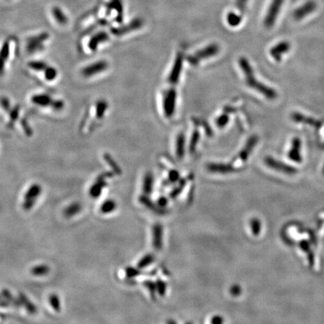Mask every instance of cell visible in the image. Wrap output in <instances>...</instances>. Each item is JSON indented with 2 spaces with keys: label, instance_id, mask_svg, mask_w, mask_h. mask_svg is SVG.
<instances>
[{
  "label": "cell",
  "instance_id": "1",
  "mask_svg": "<svg viewBox=\"0 0 324 324\" xmlns=\"http://www.w3.org/2000/svg\"><path fill=\"white\" fill-rule=\"evenodd\" d=\"M239 66L243 71L245 81L248 86L258 92L269 100H274L276 99L278 94L274 89L271 88L256 79L253 68L246 58L241 57L239 59Z\"/></svg>",
  "mask_w": 324,
  "mask_h": 324
},
{
  "label": "cell",
  "instance_id": "2",
  "mask_svg": "<svg viewBox=\"0 0 324 324\" xmlns=\"http://www.w3.org/2000/svg\"><path fill=\"white\" fill-rule=\"evenodd\" d=\"M284 1L285 0H272L264 18V24L266 27L270 29L275 25Z\"/></svg>",
  "mask_w": 324,
  "mask_h": 324
},
{
  "label": "cell",
  "instance_id": "3",
  "mask_svg": "<svg viewBox=\"0 0 324 324\" xmlns=\"http://www.w3.org/2000/svg\"><path fill=\"white\" fill-rule=\"evenodd\" d=\"M219 52V47L217 45H216V44H213V45H209V46L206 47L203 49L198 50L195 54L189 56L188 57V62L191 65L197 66L203 59L213 57V56L217 55Z\"/></svg>",
  "mask_w": 324,
  "mask_h": 324
},
{
  "label": "cell",
  "instance_id": "4",
  "mask_svg": "<svg viewBox=\"0 0 324 324\" xmlns=\"http://www.w3.org/2000/svg\"><path fill=\"white\" fill-rule=\"evenodd\" d=\"M176 98H177V95H176V90L174 89H169L164 93L162 104H163L164 113L167 118H171L175 113Z\"/></svg>",
  "mask_w": 324,
  "mask_h": 324
},
{
  "label": "cell",
  "instance_id": "5",
  "mask_svg": "<svg viewBox=\"0 0 324 324\" xmlns=\"http://www.w3.org/2000/svg\"><path fill=\"white\" fill-rule=\"evenodd\" d=\"M42 186L38 183L32 184L29 187L24 195V200L22 204L24 210H30L35 206L37 199L42 194Z\"/></svg>",
  "mask_w": 324,
  "mask_h": 324
},
{
  "label": "cell",
  "instance_id": "6",
  "mask_svg": "<svg viewBox=\"0 0 324 324\" xmlns=\"http://www.w3.org/2000/svg\"><path fill=\"white\" fill-rule=\"evenodd\" d=\"M317 8H318V4L315 0H308L302 5H299L298 8H296L293 14V17L296 21H302L308 15L314 13Z\"/></svg>",
  "mask_w": 324,
  "mask_h": 324
},
{
  "label": "cell",
  "instance_id": "7",
  "mask_svg": "<svg viewBox=\"0 0 324 324\" xmlns=\"http://www.w3.org/2000/svg\"><path fill=\"white\" fill-rule=\"evenodd\" d=\"M265 164L271 169L275 170L278 172L284 173V174H289V175H293L298 172L297 168L294 167L287 165V164L281 162L274 158H272V157H267L265 158Z\"/></svg>",
  "mask_w": 324,
  "mask_h": 324
},
{
  "label": "cell",
  "instance_id": "8",
  "mask_svg": "<svg viewBox=\"0 0 324 324\" xmlns=\"http://www.w3.org/2000/svg\"><path fill=\"white\" fill-rule=\"evenodd\" d=\"M182 67H183V57H182V53H178L174 61V66L171 69L169 76H168V80L170 84H176L179 82Z\"/></svg>",
  "mask_w": 324,
  "mask_h": 324
},
{
  "label": "cell",
  "instance_id": "9",
  "mask_svg": "<svg viewBox=\"0 0 324 324\" xmlns=\"http://www.w3.org/2000/svg\"><path fill=\"white\" fill-rule=\"evenodd\" d=\"M143 25H144V21L142 19L135 18L126 25H123V26H120V27L112 29L111 32L116 35H125V34L132 32V31L139 29L140 28L142 27Z\"/></svg>",
  "mask_w": 324,
  "mask_h": 324
},
{
  "label": "cell",
  "instance_id": "10",
  "mask_svg": "<svg viewBox=\"0 0 324 324\" xmlns=\"http://www.w3.org/2000/svg\"><path fill=\"white\" fill-rule=\"evenodd\" d=\"M257 142H258V138L257 136H251V138L248 140L247 143L243 147L241 152L239 153L238 157L236 158V161L239 163H243L245 161H247L249 155L257 145Z\"/></svg>",
  "mask_w": 324,
  "mask_h": 324
},
{
  "label": "cell",
  "instance_id": "11",
  "mask_svg": "<svg viewBox=\"0 0 324 324\" xmlns=\"http://www.w3.org/2000/svg\"><path fill=\"white\" fill-rule=\"evenodd\" d=\"M291 45L287 41L280 42L277 45H274L270 50V53L272 57L276 62H281V58L285 53L291 50Z\"/></svg>",
  "mask_w": 324,
  "mask_h": 324
},
{
  "label": "cell",
  "instance_id": "12",
  "mask_svg": "<svg viewBox=\"0 0 324 324\" xmlns=\"http://www.w3.org/2000/svg\"><path fill=\"white\" fill-rule=\"evenodd\" d=\"M107 67H108V64L106 61H99V62H94L93 64L84 68L82 70V75L86 77H92V76L96 75L104 72L107 69Z\"/></svg>",
  "mask_w": 324,
  "mask_h": 324
},
{
  "label": "cell",
  "instance_id": "13",
  "mask_svg": "<svg viewBox=\"0 0 324 324\" xmlns=\"http://www.w3.org/2000/svg\"><path fill=\"white\" fill-rule=\"evenodd\" d=\"M301 149H302V141L299 138H294L291 143V147L288 152V158L291 161L297 162V163H301L302 161V154H301Z\"/></svg>",
  "mask_w": 324,
  "mask_h": 324
},
{
  "label": "cell",
  "instance_id": "14",
  "mask_svg": "<svg viewBox=\"0 0 324 324\" xmlns=\"http://www.w3.org/2000/svg\"><path fill=\"white\" fill-rule=\"evenodd\" d=\"M48 37H49L48 34L44 32L40 35L29 38L27 43L28 51L29 53H33L42 49L44 42L48 39Z\"/></svg>",
  "mask_w": 324,
  "mask_h": 324
},
{
  "label": "cell",
  "instance_id": "15",
  "mask_svg": "<svg viewBox=\"0 0 324 324\" xmlns=\"http://www.w3.org/2000/svg\"><path fill=\"white\" fill-rule=\"evenodd\" d=\"M291 119L293 121L297 123H302V124L309 125L311 126L315 127L316 128H321L322 126V123L321 121L311 118L310 117L303 115L301 113L294 112L291 114Z\"/></svg>",
  "mask_w": 324,
  "mask_h": 324
},
{
  "label": "cell",
  "instance_id": "16",
  "mask_svg": "<svg viewBox=\"0 0 324 324\" xmlns=\"http://www.w3.org/2000/svg\"><path fill=\"white\" fill-rule=\"evenodd\" d=\"M107 8L109 11L114 9L117 11V22L121 24L123 21V15H124V7H123V0H110V2L107 3Z\"/></svg>",
  "mask_w": 324,
  "mask_h": 324
},
{
  "label": "cell",
  "instance_id": "17",
  "mask_svg": "<svg viewBox=\"0 0 324 324\" xmlns=\"http://www.w3.org/2000/svg\"><path fill=\"white\" fill-rule=\"evenodd\" d=\"M107 185V182L105 179L98 176L95 183L92 185L91 188L89 191L90 196L93 198H98L102 193L103 189Z\"/></svg>",
  "mask_w": 324,
  "mask_h": 324
},
{
  "label": "cell",
  "instance_id": "18",
  "mask_svg": "<svg viewBox=\"0 0 324 324\" xmlns=\"http://www.w3.org/2000/svg\"><path fill=\"white\" fill-rule=\"evenodd\" d=\"M152 243H153L154 249L156 250H161L163 246V228L161 224H155L152 230Z\"/></svg>",
  "mask_w": 324,
  "mask_h": 324
},
{
  "label": "cell",
  "instance_id": "19",
  "mask_svg": "<svg viewBox=\"0 0 324 324\" xmlns=\"http://www.w3.org/2000/svg\"><path fill=\"white\" fill-rule=\"evenodd\" d=\"M139 200L147 209L152 211L153 213H156V214L164 215L166 213V209L162 207H160L158 204H155L148 197L145 196V195H142V196L140 197Z\"/></svg>",
  "mask_w": 324,
  "mask_h": 324
},
{
  "label": "cell",
  "instance_id": "20",
  "mask_svg": "<svg viewBox=\"0 0 324 324\" xmlns=\"http://www.w3.org/2000/svg\"><path fill=\"white\" fill-rule=\"evenodd\" d=\"M208 171L217 174H229L233 172L234 168L229 164L211 163L208 165Z\"/></svg>",
  "mask_w": 324,
  "mask_h": 324
},
{
  "label": "cell",
  "instance_id": "21",
  "mask_svg": "<svg viewBox=\"0 0 324 324\" xmlns=\"http://www.w3.org/2000/svg\"><path fill=\"white\" fill-rule=\"evenodd\" d=\"M108 35L105 32H99L94 35L92 38L91 40L90 41V49L93 50H96L97 49V47L99 46V44L101 42H106L108 40Z\"/></svg>",
  "mask_w": 324,
  "mask_h": 324
},
{
  "label": "cell",
  "instance_id": "22",
  "mask_svg": "<svg viewBox=\"0 0 324 324\" xmlns=\"http://www.w3.org/2000/svg\"><path fill=\"white\" fill-rule=\"evenodd\" d=\"M32 101L36 105L41 106V107H47V106H51L53 101L51 98L48 95L40 94L34 96L32 98Z\"/></svg>",
  "mask_w": 324,
  "mask_h": 324
},
{
  "label": "cell",
  "instance_id": "23",
  "mask_svg": "<svg viewBox=\"0 0 324 324\" xmlns=\"http://www.w3.org/2000/svg\"><path fill=\"white\" fill-rule=\"evenodd\" d=\"M81 209V204L77 203V202H75V203L69 205L68 207H66L64 209V211H63V216L67 218V219H70V218L73 217V216L77 215V213H80Z\"/></svg>",
  "mask_w": 324,
  "mask_h": 324
},
{
  "label": "cell",
  "instance_id": "24",
  "mask_svg": "<svg viewBox=\"0 0 324 324\" xmlns=\"http://www.w3.org/2000/svg\"><path fill=\"white\" fill-rule=\"evenodd\" d=\"M18 298L20 299V300H21L23 306L26 308V311H28V313L31 314V315H34V314L36 313V307H35V305L29 300V298H28L25 294L21 293V294H19Z\"/></svg>",
  "mask_w": 324,
  "mask_h": 324
},
{
  "label": "cell",
  "instance_id": "25",
  "mask_svg": "<svg viewBox=\"0 0 324 324\" xmlns=\"http://www.w3.org/2000/svg\"><path fill=\"white\" fill-rule=\"evenodd\" d=\"M52 15H53L56 22L60 25H66L68 23V18L64 12L59 7L55 6L52 8Z\"/></svg>",
  "mask_w": 324,
  "mask_h": 324
},
{
  "label": "cell",
  "instance_id": "26",
  "mask_svg": "<svg viewBox=\"0 0 324 324\" xmlns=\"http://www.w3.org/2000/svg\"><path fill=\"white\" fill-rule=\"evenodd\" d=\"M117 207V202L112 199H108L101 203V206H100V212L103 214H109L115 211Z\"/></svg>",
  "mask_w": 324,
  "mask_h": 324
},
{
  "label": "cell",
  "instance_id": "27",
  "mask_svg": "<svg viewBox=\"0 0 324 324\" xmlns=\"http://www.w3.org/2000/svg\"><path fill=\"white\" fill-rule=\"evenodd\" d=\"M153 176L151 173H147L144 176V183H143V191L146 195L152 193L153 188Z\"/></svg>",
  "mask_w": 324,
  "mask_h": 324
},
{
  "label": "cell",
  "instance_id": "28",
  "mask_svg": "<svg viewBox=\"0 0 324 324\" xmlns=\"http://www.w3.org/2000/svg\"><path fill=\"white\" fill-rule=\"evenodd\" d=\"M185 138L183 133H181L176 140V152L178 158H182L185 154Z\"/></svg>",
  "mask_w": 324,
  "mask_h": 324
},
{
  "label": "cell",
  "instance_id": "29",
  "mask_svg": "<svg viewBox=\"0 0 324 324\" xmlns=\"http://www.w3.org/2000/svg\"><path fill=\"white\" fill-rule=\"evenodd\" d=\"M1 294L3 296L4 298L8 301V303H9L10 305H12L14 307H15V308H21V307L22 306V304H21L20 299H17L16 297H14L8 289L2 290Z\"/></svg>",
  "mask_w": 324,
  "mask_h": 324
},
{
  "label": "cell",
  "instance_id": "30",
  "mask_svg": "<svg viewBox=\"0 0 324 324\" xmlns=\"http://www.w3.org/2000/svg\"><path fill=\"white\" fill-rule=\"evenodd\" d=\"M242 19H243V16L240 14H236L235 12H230V13L227 14V21L229 25L233 27H236V26H239L242 22Z\"/></svg>",
  "mask_w": 324,
  "mask_h": 324
},
{
  "label": "cell",
  "instance_id": "31",
  "mask_svg": "<svg viewBox=\"0 0 324 324\" xmlns=\"http://www.w3.org/2000/svg\"><path fill=\"white\" fill-rule=\"evenodd\" d=\"M299 246H300L301 249L308 254V262H309L310 266L313 267L314 263H315V257H314L313 251H311L309 243L303 240V241L300 242Z\"/></svg>",
  "mask_w": 324,
  "mask_h": 324
},
{
  "label": "cell",
  "instance_id": "32",
  "mask_svg": "<svg viewBox=\"0 0 324 324\" xmlns=\"http://www.w3.org/2000/svg\"><path fill=\"white\" fill-rule=\"evenodd\" d=\"M50 272V267L45 264L42 265L35 266L31 269V273L35 276H43L47 275Z\"/></svg>",
  "mask_w": 324,
  "mask_h": 324
},
{
  "label": "cell",
  "instance_id": "33",
  "mask_svg": "<svg viewBox=\"0 0 324 324\" xmlns=\"http://www.w3.org/2000/svg\"><path fill=\"white\" fill-rule=\"evenodd\" d=\"M104 158L106 162L110 165V168L113 169L114 174H117V175H120L122 174V171L120 167L117 165V162L114 161V158H112L109 154H105L104 155Z\"/></svg>",
  "mask_w": 324,
  "mask_h": 324
},
{
  "label": "cell",
  "instance_id": "34",
  "mask_svg": "<svg viewBox=\"0 0 324 324\" xmlns=\"http://www.w3.org/2000/svg\"><path fill=\"white\" fill-rule=\"evenodd\" d=\"M49 302L55 311H57V312L61 311V301L59 296L56 295V294H51L49 297Z\"/></svg>",
  "mask_w": 324,
  "mask_h": 324
},
{
  "label": "cell",
  "instance_id": "35",
  "mask_svg": "<svg viewBox=\"0 0 324 324\" xmlns=\"http://www.w3.org/2000/svg\"><path fill=\"white\" fill-rule=\"evenodd\" d=\"M154 256L152 254H149L147 255L144 256L139 262L138 264V268L139 269H144L145 267H148L149 265H150L154 260Z\"/></svg>",
  "mask_w": 324,
  "mask_h": 324
},
{
  "label": "cell",
  "instance_id": "36",
  "mask_svg": "<svg viewBox=\"0 0 324 324\" xmlns=\"http://www.w3.org/2000/svg\"><path fill=\"white\" fill-rule=\"evenodd\" d=\"M251 232L254 236H258L261 231V222L258 219H251L250 222Z\"/></svg>",
  "mask_w": 324,
  "mask_h": 324
},
{
  "label": "cell",
  "instance_id": "37",
  "mask_svg": "<svg viewBox=\"0 0 324 324\" xmlns=\"http://www.w3.org/2000/svg\"><path fill=\"white\" fill-rule=\"evenodd\" d=\"M108 104L107 101H100L97 103V108H96V114L98 118H102L104 117V113L107 110Z\"/></svg>",
  "mask_w": 324,
  "mask_h": 324
},
{
  "label": "cell",
  "instance_id": "38",
  "mask_svg": "<svg viewBox=\"0 0 324 324\" xmlns=\"http://www.w3.org/2000/svg\"><path fill=\"white\" fill-rule=\"evenodd\" d=\"M187 179H179V185H177V187H176L174 190L171 192V197L172 198H175L176 197H177L179 194L182 192V191L183 190L184 187H185V184H186Z\"/></svg>",
  "mask_w": 324,
  "mask_h": 324
},
{
  "label": "cell",
  "instance_id": "39",
  "mask_svg": "<svg viewBox=\"0 0 324 324\" xmlns=\"http://www.w3.org/2000/svg\"><path fill=\"white\" fill-rule=\"evenodd\" d=\"M141 269L134 268L132 267H128L125 268V275H126L127 278H133L134 277L138 276V275H141Z\"/></svg>",
  "mask_w": 324,
  "mask_h": 324
},
{
  "label": "cell",
  "instance_id": "40",
  "mask_svg": "<svg viewBox=\"0 0 324 324\" xmlns=\"http://www.w3.org/2000/svg\"><path fill=\"white\" fill-rule=\"evenodd\" d=\"M29 67L35 71L45 70L48 67L46 63L43 61H32L29 63Z\"/></svg>",
  "mask_w": 324,
  "mask_h": 324
},
{
  "label": "cell",
  "instance_id": "41",
  "mask_svg": "<svg viewBox=\"0 0 324 324\" xmlns=\"http://www.w3.org/2000/svg\"><path fill=\"white\" fill-rule=\"evenodd\" d=\"M10 53V46L8 42H5L2 45V48L0 49V57L3 60L8 59Z\"/></svg>",
  "mask_w": 324,
  "mask_h": 324
},
{
  "label": "cell",
  "instance_id": "42",
  "mask_svg": "<svg viewBox=\"0 0 324 324\" xmlns=\"http://www.w3.org/2000/svg\"><path fill=\"white\" fill-rule=\"evenodd\" d=\"M45 71V77L47 80H53L56 78V75H57V72L54 68L48 67V66Z\"/></svg>",
  "mask_w": 324,
  "mask_h": 324
},
{
  "label": "cell",
  "instance_id": "43",
  "mask_svg": "<svg viewBox=\"0 0 324 324\" xmlns=\"http://www.w3.org/2000/svg\"><path fill=\"white\" fill-rule=\"evenodd\" d=\"M157 291L161 297H164L166 293L167 286L165 281L161 280H157L156 283Z\"/></svg>",
  "mask_w": 324,
  "mask_h": 324
},
{
  "label": "cell",
  "instance_id": "44",
  "mask_svg": "<svg viewBox=\"0 0 324 324\" xmlns=\"http://www.w3.org/2000/svg\"><path fill=\"white\" fill-rule=\"evenodd\" d=\"M248 2L249 0H236V7L240 11V15L244 14L247 8Z\"/></svg>",
  "mask_w": 324,
  "mask_h": 324
},
{
  "label": "cell",
  "instance_id": "45",
  "mask_svg": "<svg viewBox=\"0 0 324 324\" xmlns=\"http://www.w3.org/2000/svg\"><path fill=\"white\" fill-rule=\"evenodd\" d=\"M144 285L145 286L146 288L148 289V291H150V293L151 294L152 297H154L155 296V293H156L157 288H156V284L152 282L151 281H144Z\"/></svg>",
  "mask_w": 324,
  "mask_h": 324
},
{
  "label": "cell",
  "instance_id": "46",
  "mask_svg": "<svg viewBox=\"0 0 324 324\" xmlns=\"http://www.w3.org/2000/svg\"><path fill=\"white\" fill-rule=\"evenodd\" d=\"M168 179H169V182H172V183H175V182H178L180 179L179 173L177 171H176V170H173V171H170L169 175H168Z\"/></svg>",
  "mask_w": 324,
  "mask_h": 324
},
{
  "label": "cell",
  "instance_id": "47",
  "mask_svg": "<svg viewBox=\"0 0 324 324\" xmlns=\"http://www.w3.org/2000/svg\"><path fill=\"white\" fill-rule=\"evenodd\" d=\"M198 131H195V133L192 136V141L190 143V151L191 152H194L195 150V148H196L197 143H198Z\"/></svg>",
  "mask_w": 324,
  "mask_h": 324
},
{
  "label": "cell",
  "instance_id": "48",
  "mask_svg": "<svg viewBox=\"0 0 324 324\" xmlns=\"http://www.w3.org/2000/svg\"><path fill=\"white\" fill-rule=\"evenodd\" d=\"M19 107H15L13 110H11V114H10V121L11 123L16 121L18 115H19Z\"/></svg>",
  "mask_w": 324,
  "mask_h": 324
},
{
  "label": "cell",
  "instance_id": "49",
  "mask_svg": "<svg viewBox=\"0 0 324 324\" xmlns=\"http://www.w3.org/2000/svg\"><path fill=\"white\" fill-rule=\"evenodd\" d=\"M0 104L2 108L5 110H8L10 108V101L7 98L2 97L0 99Z\"/></svg>",
  "mask_w": 324,
  "mask_h": 324
},
{
  "label": "cell",
  "instance_id": "50",
  "mask_svg": "<svg viewBox=\"0 0 324 324\" xmlns=\"http://www.w3.org/2000/svg\"><path fill=\"white\" fill-rule=\"evenodd\" d=\"M230 294L234 297H238L241 294V288L238 285L232 286V288H230Z\"/></svg>",
  "mask_w": 324,
  "mask_h": 324
},
{
  "label": "cell",
  "instance_id": "51",
  "mask_svg": "<svg viewBox=\"0 0 324 324\" xmlns=\"http://www.w3.org/2000/svg\"><path fill=\"white\" fill-rule=\"evenodd\" d=\"M51 107L56 110H60L61 109L63 108L64 104L62 101H54L52 103Z\"/></svg>",
  "mask_w": 324,
  "mask_h": 324
},
{
  "label": "cell",
  "instance_id": "52",
  "mask_svg": "<svg viewBox=\"0 0 324 324\" xmlns=\"http://www.w3.org/2000/svg\"><path fill=\"white\" fill-rule=\"evenodd\" d=\"M168 203V200L165 198V197H161V198L158 199V205L160 207L165 208Z\"/></svg>",
  "mask_w": 324,
  "mask_h": 324
},
{
  "label": "cell",
  "instance_id": "53",
  "mask_svg": "<svg viewBox=\"0 0 324 324\" xmlns=\"http://www.w3.org/2000/svg\"><path fill=\"white\" fill-rule=\"evenodd\" d=\"M9 305L10 304L8 303V301L4 298L2 294H0V306L2 307V308H8V307L9 306Z\"/></svg>",
  "mask_w": 324,
  "mask_h": 324
},
{
  "label": "cell",
  "instance_id": "54",
  "mask_svg": "<svg viewBox=\"0 0 324 324\" xmlns=\"http://www.w3.org/2000/svg\"><path fill=\"white\" fill-rule=\"evenodd\" d=\"M223 322V318H222L221 316H219V315H217V316L213 317V318H212V320H211V323H212V324H222Z\"/></svg>",
  "mask_w": 324,
  "mask_h": 324
},
{
  "label": "cell",
  "instance_id": "55",
  "mask_svg": "<svg viewBox=\"0 0 324 324\" xmlns=\"http://www.w3.org/2000/svg\"><path fill=\"white\" fill-rule=\"evenodd\" d=\"M168 324H176V322H175V321H168Z\"/></svg>",
  "mask_w": 324,
  "mask_h": 324
},
{
  "label": "cell",
  "instance_id": "56",
  "mask_svg": "<svg viewBox=\"0 0 324 324\" xmlns=\"http://www.w3.org/2000/svg\"><path fill=\"white\" fill-rule=\"evenodd\" d=\"M323 173H324V171H323Z\"/></svg>",
  "mask_w": 324,
  "mask_h": 324
}]
</instances>
